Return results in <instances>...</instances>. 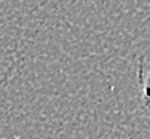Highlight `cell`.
<instances>
[{
  "label": "cell",
  "instance_id": "obj_1",
  "mask_svg": "<svg viewBox=\"0 0 150 139\" xmlns=\"http://www.w3.org/2000/svg\"><path fill=\"white\" fill-rule=\"evenodd\" d=\"M137 87L139 104L145 113L150 115V48L137 56Z\"/></svg>",
  "mask_w": 150,
  "mask_h": 139
}]
</instances>
